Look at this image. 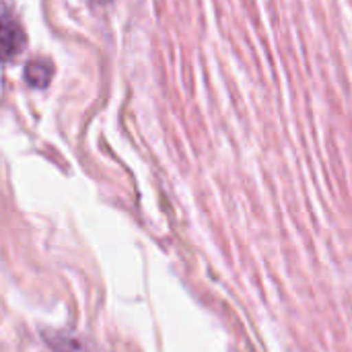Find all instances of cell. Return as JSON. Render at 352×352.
Wrapping results in <instances>:
<instances>
[{"mask_svg":"<svg viewBox=\"0 0 352 352\" xmlns=\"http://www.w3.org/2000/svg\"><path fill=\"white\" fill-rule=\"evenodd\" d=\"M25 45V31L14 14L0 8V62H8L21 54Z\"/></svg>","mask_w":352,"mask_h":352,"instance_id":"6da1fadb","label":"cell"},{"mask_svg":"<svg viewBox=\"0 0 352 352\" xmlns=\"http://www.w3.org/2000/svg\"><path fill=\"white\" fill-rule=\"evenodd\" d=\"M41 336L54 352H97L89 340L68 330H43Z\"/></svg>","mask_w":352,"mask_h":352,"instance_id":"7a4b0ae2","label":"cell"},{"mask_svg":"<svg viewBox=\"0 0 352 352\" xmlns=\"http://www.w3.org/2000/svg\"><path fill=\"white\" fill-rule=\"evenodd\" d=\"M23 74H25V80H27L29 87H33V89H45L50 85L52 76H54V66L45 58H35V60L27 62Z\"/></svg>","mask_w":352,"mask_h":352,"instance_id":"3957f363","label":"cell"}]
</instances>
